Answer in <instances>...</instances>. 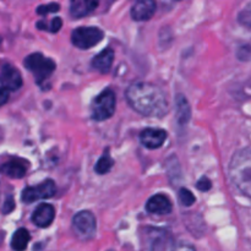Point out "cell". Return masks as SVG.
<instances>
[{"mask_svg":"<svg viewBox=\"0 0 251 251\" xmlns=\"http://www.w3.org/2000/svg\"><path fill=\"white\" fill-rule=\"evenodd\" d=\"M24 64L25 68L33 74L36 82L38 85H42L44 81L48 80L56 68L55 63L51 59L46 58L41 53H33L26 56Z\"/></svg>","mask_w":251,"mask_h":251,"instance_id":"obj_3","label":"cell"},{"mask_svg":"<svg viewBox=\"0 0 251 251\" xmlns=\"http://www.w3.org/2000/svg\"><path fill=\"white\" fill-rule=\"evenodd\" d=\"M176 120L180 125L186 124V123L190 120L191 117V109H190V105H189L188 100L184 96L179 95L176 97Z\"/></svg>","mask_w":251,"mask_h":251,"instance_id":"obj_16","label":"cell"},{"mask_svg":"<svg viewBox=\"0 0 251 251\" xmlns=\"http://www.w3.org/2000/svg\"><path fill=\"white\" fill-rule=\"evenodd\" d=\"M114 112L115 93L110 88H107L93 100L91 104V115L96 122H103V120L109 119L114 114Z\"/></svg>","mask_w":251,"mask_h":251,"instance_id":"obj_4","label":"cell"},{"mask_svg":"<svg viewBox=\"0 0 251 251\" xmlns=\"http://www.w3.org/2000/svg\"><path fill=\"white\" fill-rule=\"evenodd\" d=\"M55 191V183L50 180V179H48V180H44L43 183L38 184V185L29 186V188L25 189L22 191L21 199L24 202L31 203L37 200H42V199L53 198Z\"/></svg>","mask_w":251,"mask_h":251,"instance_id":"obj_7","label":"cell"},{"mask_svg":"<svg viewBox=\"0 0 251 251\" xmlns=\"http://www.w3.org/2000/svg\"><path fill=\"white\" fill-rule=\"evenodd\" d=\"M179 202L183 206H185V207H189V206H191L195 202V196L188 189L183 188L179 190Z\"/></svg>","mask_w":251,"mask_h":251,"instance_id":"obj_20","label":"cell"},{"mask_svg":"<svg viewBox=\"0 0 251 251\" xmlns=\"http://www.w3.org/2000/svg\"><path fill=\"white\" fill-rule=\"evenodd\" d=\"M196 188L200 191H208L212 188V183H211V180L207 176H202V178L198 181V184H196Z\"/></svg>","mask_w":251,"mask_h":251,"instance_id":"obj_23","label":"cell"},{"mask_svg":"<svg viewBox=\"0 0 251 251\" xmlns=\"http://www.w3.org/2000/svg\"><path fill=\"white\" fill-rule=\"evenodd\" d=\"M238 58L240 60H250L251 59V46H244L238 51Z\"/></svg>","mask_w":251,"mask_h":251,"instance_id":"obj_24","label":"cell"},{"mask_svg":"<svg viewBox=\"0 0 251 251\" xmlns=\"http://www.w3.org/2000/svg\"><path fill=\"white\" fill-rule=\"evenodd\" d=\"M7 100H9V91L0 87V107H2Z\"/></svg>","mask_w":251,"mask_h":251,"instance_id":"obj_27","label":"cell"},{"mask_svg":"<svg viewBox=\"0 0 251 251\" xmlns=\"http://www.w3.org/2000/svg\"><path fill=\"white\" fill-rule=\"evenodd\" d=\"M114 61V50L112 48H105L92 59V66L102 74H107L110 70Z\"/></svg>","mask_w":251,"mask_h":251,"instance_id":"obj_14","label":"cell"},{"mask_svg":"<svg viewBox=\"0 0 251 251\" xmlns=\"http://www.w3.org/2000/svg\"><path fill=\"white\" fill-rule=\"evenodd\" d=\"M172 251H196L195 248L193 247L191 244L185 242H178L176 245L173 247V250Z\"/></svg>","mask_w":251,"mask_h":251,"instance_id":"obj_25","label":"cell"},{"mask_svg":"<svg viewBox=\"0 0 251 251\" xmlns=\"http://www.w3.org/2000/svg\"><path fill=\"white\" fill-rule=\"evenodd\" d=\"M60 6L56 2H50L48 5H41V6L37 7V14L39 15H47L49 12H56L59 11Z\"/></svg>","mask_w":251,"mask_h":251,"instance_id":"obj_22","label":"cell"},{"mask_svg":"<svg viewBox=\"0 0 251 251\" xmlns=\"http://www.w3.org/2000/svg\"><path fill=\"white\" fill-rule=\"evenodd\" d=\"M0 172L9 178L21 179L27 173V163L22 159H11L0 167Z\"/></svg>","mask_w":251,"mask_h":251,"instance_id":"obj_13","label":"cell"},{"mask_svg":"<svg viewBox=\"0 0 251 251\" xmlns=\"http://www.w3.org/2000/svg\"><path fill=\"white\" fill-rule=\"evenodd\" d=\"M29 240H31V235H29L28 230L26 228H20L14 233L11 239V248L14 251H25L27 245H28Z\"/></svg>","mask_w":251,"mask_h":251,"instance_id":"obj_17","label":"cell"},{"mask_svg":"<svg viewBox=\"0 0 251 251\" xmlns=\"http://www.w3.org/2000/svg\"><path fill=\"white\" fill-rule=\"evenodd\" d=\"M61 26H63V22H61L60 17H54V19L51 20L50 25L46 24V22H43V21L37 24V27H38L39 29H43V31H49V32H51V33H55V32H58L59 29L61 28Z\"/></svg>","mask_w":251,"mask_h":251,"instance_id":"obj_19","label":"cell"},{"mask_svg":"<svg viewBox=\"0 0 251 251\" xmlns=\"http://www.w3.org/2000/svg\"><path fill=\"white\" fill-rule=\"evenodd\" d=\"M172 208L173 206H172L171 200L162 194L153 195L146 202L147 212L153 213V215H168L172 212Z\"/></svg>","mask_w":251,"mask_h":251,"instance_id":"obj_11","label":"cell"},{"mask_svg":"<svg viewBox=\"0 0 251 251\" xmlns=\"http://www.w3.org/2000/svg\"><path fill=\"white\" fill-rule=\"evenodd\" d=\"M156 12V4L151 0H141L132 5L131 17L135 21H147Z\"/></svg>","mask_w":251,"mask_h":251,"instance_id":"obj_12","label":"cell"},{"mask_svg":"<svg viewBox=\"0 0 251 251\" xmlns=\"http://www.w3.org/2000/svg\"><path fill=\"white\" fill-rule=\"evenodd\" d=\"M109 251H113V250H109Z\"/></svg>","mask_w":251,"mask_h":251,"instance_id":"obj_29","label":"cell"},{"mask_svg":"<svg viewBox=\"0 0 251 251\" xmlns=\"http://www.w3.org/2000/svg\"><path fill=\"white\" fill-rule=\"evenodd\" d=\"M104 37V32L98 27H78L71 33V42L80 49H90L97 46Z\"/></svg>","mask_w":251,"mask_h":251,"instance_id":"obj_5","label":"cell"},{"mask_svg":"<svg viewBox=\"0 0 251 251\" xmlns=\"http://www.w3.org/2000/svg\"><path fill=\"white\" fill-rule=\"evenodd\" d=\"M229 176L244 195L251 198V147H245L233 154Z\"/></svg>","mask_w":251,"mask_h":251,"instance_id":"obj_2","label":"cell"},{"mask_svg":"<svg viewBox=\"0 0 251 251\" xmlns=\"http://www.w3.org/2000/svg\"><path fill=\"white\" fill-rule=\"evenodd\" d=\"M0 83L6 91H17L22 86V76L11 64H5L0 70Z\"/></svg>","mask_w":251,"mask_h":251,"instance_id":"obj_8","label":"cell"},{"mask_svg":"<svg viewBox=\"0 0 251 251\" xmlns=\"http://www.w3.org/2000/svg\"><path fill=\"white\" fill-rule=\"evenodd\" d=\"M113 164H114V161H113V158L110 157L109 150H105L104 154H103V156L98 159L97 163H96V167H95L96 173H98L100 176L107 174L108 172L112 169Z\"/></svg>","mask_w":251,"mask_h":251,"instance_id":"obj_18","label":"cell"},{"mask_svg":"<svg viewBox=\"0 0 251 251\" xmlns=\"http://www.w3.org/2000/svg\"><path fill=\"white\" fill-rule=\"evenodd\" d=\"M14 207H15L14 199H12V196H9V198L6 199V201H5V203H4V208H2V212L10 213L12 210H14Z\"/></svg>","mask_w":251,"mask_h":251,"instance_id":"obj_26","label":"cell"},{"mask_svg":"<svg viewBox=\"0 0 251 251\" xmlns=\"http://www.w3.org/2000/svg\"><path fill=\"white\" fill-rule=\"evenodd\" d=\"M97 225L96 218L90 211H81L74 216L73 230L81 240H90L95 237Z\"/></svg>","mask_w":251,"mask_h":251,"instance_id":"obj_6","label":"cell"},{"mask_svg":"<svg viewBox=\"0 0 251 251\" xmlns=\"http://www.w3.org/2000/svg\"><path fill=\"white\" fill-rule=\"evenodd\" d=\"M97 6L98 1L95 0H74L70 4V14L73 17L80 19L90 15Z\"/></svg>","mask_w":251,"mask_h":251,"instance_id":"obj_15","label":"cell"},{"mask_svg":"<svg viewBox=\"0 0 251 251\" xmlns=\"http://www.w3.org/2000/svg\"><path fill=\"white\" fill-rule=\"evenodd\" d=\"M127 103L145 117L162 118L168 113V100L158 86L151 82H135L125 92Z\"/></svg>","mask_w":251,"mask_h":251,"instance_id":"obj_1","label":"cell"},{"mask_svg":"<svg viewBox=\"0 0 251 251\" xmlns=\"http://www.w3.org/2000/svg\"><path fill=\"white\" fill-rule=\"evenodd\" d=\"M167 132L162 129H145L140 135V141L150 150L159 149L166 142Z\"/></svg>","mask_w":251,"mask_h":251,"instance_id":"obj_9","label":"cell"},{"mask_svg":"<svg viewBox=\"0 0 251 251\" xmlns=\"http://www.w3.org/2000/svg\"><path fill=\"white\" fill-rule=\"evenodd\" d=\"M55 217V210L49 203H42L34 210L32 215V222L39 228H47L53 223Z\"/></svg>","mask_w":251,"mask_h":251,"instance_id":"obj_10","label":"cell"},{"mask_svg":"<svg viewBox=\"0 0 251 251\" xmlns=\"http://www.w3.org/2000/svg\"><path fill=\"white\" fill-rule=\"evenodd\" d=\"M1 41H2V39H1V36H0V44H1Z\"/></svg>","mask_w":251,"mask_h":251,"instance_id":"obj_28","label":"cell"},{"mask_svg":"<svg viewBox=\"0 0 251 251\" xmlns=\"http://www.w3.org/2000/svg\"><path fill=\"white\" fill-rule=\"evenodd\" d=\"M238 21H239V24L242 26L251 28V5L239 12V15H238Z\"/></svg>","mask_w":251,"mask_h":251,"instance_id":"obj_21","label":"cell"}]
</instances>
